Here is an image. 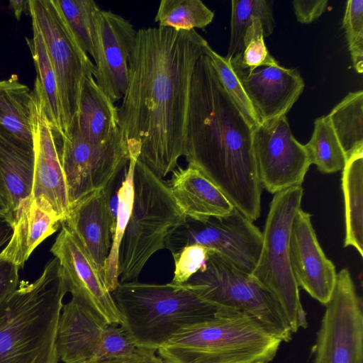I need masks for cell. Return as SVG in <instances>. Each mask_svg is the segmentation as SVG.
<instances>
[{
  "mask_svg": "<svg viewBox=\"0 0 363 363\" xmlns=\"http://www.w3.org/2000/svg\"><path fill=\"white\" fill-rule=\"evenodd\" d=\"M208 42L196 30L140 28L129 60L118 127L128 153L163 179L185 155L191 80Z\"/></svg>",
  "mask_w": 363,
  "mask_h": 363,
  "instance_id": "obj_1",
  "label": "cell"
},
{
  "mask_svg": "<svg viewBox=\"0 0 363 363\" xmlns=\"http://www.w3.org/2000/svg\"><path fill=\"white\" fill-rule=\"evenodd\" d=\"M253 129L224 88L205 50L192 76L184 157L188 165L199 169L252 222L260 216L263 189L253 150Z\"/></svg>",
  "mask_w": 363,
  "mask_h": 363,
  "instance_id": "obj_2",
  "label": "cell"
},
{
  "mask_svg": "<svg viewBox=\"0 0 363 363\" xmlns=\"http://www.w3.org/2000/svg\"><path fill=\"white\" fill-rule=\"evenodd\" d=\"M68 292L58 259L21 281L0 307V363H57V330Z\"/></svg>",
  "mask_w": 363,
  "mask_h": 363,
  "instance_id": "obj_3",
  "label": "cell"
},
{
  "mask_svg": "<svg viewBox=\"0 0 363 363\" xmlns=\"http://www.w3.org/2000/svg\"><path fill=\"white\" fill-rule=\"evenodd\" d=\"M111 294L135 345L155 350L181 328L233 311L205 300L186 284L120 282Z\"/></svg>",
  "mask_w": 363,
  "mask_h": 363,
  "instance_id": "obj_4",
  "label": "cell"
},
{
  "mask_svg": "<svg viewBox=\"0 0 363 363\" xmlns=\"http://www.w3.org/2000/svg\"><path fill=\"white\" fill-rule=\"evenodd\" d=\"M281 342L257 319L231 311L181 328L157 350L165 363H269Z\"/></svg>",
  "mask_w": 363,
  "mask_h": 363,
  "instance_id": "obj_5",
  "label": "cell"
},
{
  "mask_svg": "<svg viewBox=\"0 0 363 363\" xmlns=\"http://www.w3.org/2000/svg\"><path fill=\"white\" fill-rule=\"evenodd\" d=\"M186 219L166 182L138 160L133 209L118 251L120 282L138 281L147 261L165 248L167 237Z\"/></svg>",
  "mask_w": 363,
  "mask_h": 363,
  "instance_id": "obj_6",
  "label": "cell"
},
{
  "mask_svg": "<svg viewBox=\"0 0 363 363\" xmlns=\"http://www.w3.org/2000/svg\"><path fill=\"white\" fill-rule=\"evenodd\" d=\"M303 193L302 186H296L274 194L262 232L261 252L251 273L279 302L293 333L307 327L289 253L291 227L301 208Z\"/></svg>",
  "mask_w": 363,
  "mask_h": 363,
  "instance_id": "obj_7",
  "label": "cell"
},
{
  "mask_svg": "<svg viewBox=\"0 0 363 363\" xmlns=\"http://www.w3.org/2000/svg\"><path fill=\"white\" fill-rule=\"evenodd\" d=\"M184 284L212 303L253 317L281 342L291 340V328L277 299L251 274L213 250L205 268Z\"/></svg>",
  "mask_w": 363,
  "mask_h": 363,
  "instance_id": "obj_8",
  "label": "cell"
},
{
  "mask_svg": "<svg viewBox=\"0 0 363 363\" xmlns=\"http://www.w3.org/2000/svg\"><path fill=\"white\" fill-rule=\"evenodd\" d=\"M28 7L57 77L63 135L77 114L83 83L94 77L95 66L77 42L55 0H28Z\"/></svg>",
  "mask_w": 363,
  "mask_h": 363,
  "instance_id": "obj_9",
  "label": "cell"
},
{
  "mask_svg": "<svg viewBox=\"0 0 363 363\" xmlns=\"http://www.w3.org/2000/svg\"><path fill=\"white\" fill-rule=\"evenodd\" d=\"M59 152L69 210L85 196L112 186L129 162L127 143L120 128L106 141L93 143L72 127L61 136Z\"/></svg>",
  "mask_w": 363,
  "mask_h": 363,
  "instance_id": "obj_10",
  "label": "cell"
},
{
  "mask_svg": "<svg viewBox=\"0 0 363 363\" xmlns=\"http://www.w3.org/2000/svg\"><path fill=\"white\" fill-rule=\"evenodd\" d=\"M201 245L251 274L258 260L262 233L235 208L228 215L204 220L187 218L166 239L172 255L189 245Z\"/></svg>",
  "mask_w": 363,
  "mask_h": 363,
  "instance_id": "obj_11",
  "label": "cell"
},
{
  "mask_svg": "<svg viewBox=\"0 0 363 363\" xmlns=\"http://www.w3.org/2000/svg\"><path fill=\"white\" fill-rule=\"evenodd\" d=\"M312 352L313 363H363L362 302L347 269L337 274Z\"/></svg>",
  "mask_w": 363,
  "mask_h": 363,
  "instance_id": "obj_12",
  "label": "cell"
},
{
  "mask_svg": "<svg viewBox=\"0 0 363 363\" xmlns=\"http://www.w3.org/2000/svg\"><path fill=\"white\" fill-rule=\"evenodd\" d=\"M252 144L263 188L275 194L301 186L311 162L305 145L294 137L286 115L257 125Z\"/></svg>",
  "mask_w": 363,
  "mask_h": 363,
  "instance_id": "obj_13",
  "label": "cell"
},
{
  "mask_svg": "<svg viewBox=\"0 0 363 363\" xmlns=\"http://www.w3.org/2000/svg\"><path fill=\"white\" fill-rule=\"evenodd\" d=\"M62 225L50 251L60 262L68 292L107 324L121 325V313L96 265L76 235Z\"/></svg>",
  "mask_w": 363,
  "mask_h": 363,
  "instance_id": "obj_14",
  "label": "cell"
},
{
  "mask_svg": "<svg viewBox=\"0 0 363 363\" xmlns=\"http://www.w3.org/2000/svg\"><path fill=\"white\" fill-rule=\"evenodd\" d=\"M136 36L133 26L121 16L101 9L97 14L94 78L113 104L123 99L127 89Z\"/></svg>",
  "mask_w": 363,
  "mask_h": 363,
  "instance_id": "obj_15",
  "label": "cell"
},
{
  "mask_svg": "<svg viewBox=\"0 0 363 363\" xmlns=\"http://www.w3.org/2000/svg\"><path fill=\"white\" fill-rule=\"evenodd\" d=\"M227 57L259 123L286 115L303 92L304 81L296 69L279 64L249 69L240 64L238 55Z\"/></svg>",
  "mask_w": 363,
  "mask_h": 363,
  "instance_id": "obj_16",
  "label": "cell"
},
{
  "mask_svg": "<svg viewBox=\"0 0 363 363\" xmlns=\"http://www.w3.org/2000/svg\"><path fill=\"white\" fill-rule=\"evenodd\" d=\"M33 91L37 96V111L33 139L31 197L48 202L62 224L69 214V203L59 152L61 135L48 121L39 89L35 86Z\"/></svg>",
  "mask_w": 363,
  "mask_h": 363,
  "instance_id": "obj_17",
  "label": "cell"
},
{
  "mask_svg": "<svg viewBox=\"0 0 363 363\" xmlns=\"http://www.w3.org/2000/svg\"><path fill=\"white\" fill-rule=\"evenodd\" d=\"M291 269L297 285L323 305L330 299L337 273L325 255L311 223V215L297 211L290 234Z\"/></svg>",
  "mask_w": 363,
  "mask_h": 363,
  "instance_id": "obj_18",
  "label": "cell"
},
{
  "mask_svg": "<svg viewBox=\"0 0 363 363\" xmlns=\"http://www.w3.org/2000/svg\"><path fill=\"white\" fill-rule=\"evenodd\" d=\"M111 187L97 190L81 199L71 207L62 223L81 242L103 281L116 223L111 208Z\"/></svg>",
  "mask_w": 363,
  "mask_h": 363,
  "instance_id": "obj_19",
  "label": "cell"
},
{
  "mask_svg": "<svg viewBox=\"0 0 363 363\" xmlns=\"http://www.w3.org/2000/svg\"><path fill=\"white\" fill-rule=\"evenodd\" d=\"M108 325L72 298L63 305L58 320L56 346L59 359L64 363L96 361Z\"/></svg>",
  "mask_w": 363,
  "mask_h": 363,
  "instance_id": "obj_20",
  "label": "cell"
},
{
  "mask_svg": "<svg viewBox=\"0 0 363 363\" xmlns=\"http://www.w3.org/2000/svg\"><path fill=\"white\" fill-rule=\"evenodd\" d=\"M183 214L194 220L223 216L234 208L223 192L197 168L177 167L166 182Z\"/></svg>",
  "mask_w": 363,
  "mask_h": 363,
  "instance_id": "obj_21",
  "label": "cell"
},
{
  "mask_svg": "<svg viewBox=\"0 0 363 363\" xmlns=\"http://www.w3.org/2000/svg\"><path fill=\"white\" fill-rule=\"evenodd\" d=\"M60 224V218L48 202L30 196L20 205L11 238L0 253L20 268L38 245L57 231Z\"/></svg>",
  "mask_w": 363,
  "mask_h": 363,
  "instance_id": "obj_22",
  "label": "cell"
},
{
  "mask_svg": "<svg viewBox=\"0 0 363 363\" xmlns=\"http://www.w3.org/2000/svg\"><path fill=\"white\" fill-rule=\"evenodd\" d=\"M36 111L35 91L21 83L17 75L0 80V131L33 155Z\"/></svg>",
  "mask_w": 363,
  "mask_h": 363,
  "instance_id": "obj_23",
  "label": "cell"
},
{
  "mask_svg": "<svg viewBox=\"0 0 363 363\" xmlns=\"http://www.w3.org/2000/svg\"><path fill=\"white\" fill-rule=\"evenodd\" d=\"M72 127L82 138L93 143L106 141L119 129L118 107L97 86L94 77L83 83L78 110L69 128Z\"/></svg>",
  "mask_w": 363,
  "mask_h": 363,
  "instance_id": "obj_24",
  "label": "cell"
},
{
  "mask_svg": "<svg viewBox=\"0 0 363 363\" xmlns=\"http://www.w3.org/2000/svg\"><path fill=\"white\" fill-rule=\"evenodd\" d=\"M33 165V155L0 131V185L6 196L13 226L22 201L31 196Z\"/></svg>",
  "mask_w": 363,
  "mask_h": 363,
  "instance_id": "obj_25",
  "label": "cell"
},
{
  "mask_svg": "<svg viewBox=\"0 0 363 363\" xmlns=\"http://www.w3.org/2000/svg\"><path fill=\"white\" fill-rule=\"evenodd\" d=\"M345 205L344 246L355 248L363 256V150L347 159L342 169Z\"/></svg>",
  "mask_w": 363,
  "mask_h": 363,
  "instance_id": "obj_26",
  "label": "cell"
},
{
  "mask_svg": "<svg viewBox=\"0 0 363 363\" xmlns=\"http://www.w3.org/2000/svg\"><path fill=\"white\" fill-rule=\"evenodd\" d=\"M32 31V38H26V41L37 72L35 84L40 91L48 121L62 136V109L57 77L41 33L33 21Z\"/></svg>",
  "mask_w": 363,
  "mask_h": 363,
  "instance_id": "obj_27",
  "label": "cell"
},
{
  "mask_svg": "<svg viewBox=\"0 0 363 363\" xmlns=\"http://www.w3.org/2000/svg\"><path fill=\"white\" fill-rule=\"evenodd\" d=\"M138 160V157L137 155L129 154L128 166L125 174V178L116 192V223L112 235L111 249L104 269V283L110 293L115 291L120 283L118 274V251L133 209L134 172Z\"/></svg>",
  "mask_w": 363,
  "mask_h": 363,
  "instance_id": "obj_28",
  "label": "cell"
},
{
  "mask_svg": "<svg viewBox=\"0 0 363 363\" xmlns=\"http://www.w3.org/2000/svg\"><path fill=\"white\" fill-rule=\"evenodd\" d=\"M346 160L363 150V91L350 92L327 116Z\"/></svg>",
  "mask_w": 363,
  "mask_h": 363,
  "instance_id": "obj_29",
  "label": "cell"
},
{
  "mask_svg": "<svg viewBox=\"0 0 363 363\" xmlns=\"http://www.w3.org/2000/svg\"><path fill=\"white\" fill-rule=\"evenodd\" d=\"M262 24L264 37L272 33L274 20L270 3L265 0L231 1L230 38L227 57L240 55L244 50V36L253 20Z\"/></svg>",
  "mask_w": 363,
  "mask_h": 363,
  "instance_id": "obj_30",
  "label": "cell"
},
{
  "mask_svg": "<svg viewBox=\"0 0 363 363\" xmlns=\"http://www.w3.org/2000/svg\"><path fill=\"white\" fill-rule=\"evenodd\" d=\"M305 145L311 164L325 174L342 170L346 157L327 116L315 119L311 140Z\"/></svg>",
  "mask_w": 363,
  "mask_h": 363,
  "instance_id": "obj_31",
  "label": "cell"
},
{
  "mask_svg": "<svg viewBox=\"0 0 363 363\" xmlns=\"http://www.w3.org/2000/svg\"><path fill=\"white\" fill-rule=\"evenodd\" d=\"M213 18V11L200 0H162L155 21L160 27L190 30L205 28Z\"/></svg>",
  "mask_w": 363,
  "mask_h": 363,
  "instance_id": "obj_32",
  "label": "cell"
},
{
  "mask_svg": "<svg viewBox=\"0 0 363 363\" xmlns=\"http://www.w3.org/2000/svg\"><path fill=\"white\" fill-rule=\"evenodd\" d=\"M68 27L82 50L92 57L96 40V18L101 11L92 0H55Z\"/></svg>",
  "mask_w": 363,
  "mask_h": 363,
  "instance_id": "obj_33",
  "label": "cell"
},
{
  "mask_svg": "<svg viewBox=\"0 0 363 363\" xmlns=\"http://www.w3.org/2000/svg\"><path fill=\"white\" fill-rule=\"evenodd\" d=\"M206 51L210 56L224 88L248 123L255 128L259 124V121L247 96L230 65L228 58L218 55L209 45H207Z\"/></svg>",
  "mask_w": 363,
  "mask_h": 363,
  "instance_id": "obj_34",
  "label": "cell"
},
{
  "mask_svg": "<svg viewBox=\"0 0 363 363\" xmlns=\"http://www.w3.org/2000/svg\"><path fill=\"white\" fill-rule=\"evenodd\" d=\"M342 27L355 70L363 72V1L349 0L342 21Z\"/></svg>",
  "mask_w": 363,
  "mask_h": 363,
  "instance_id": "obj_35",
  "label": "cell"
},
{
  "mask_svg": "<svg viewBox=\"0 0 363 363\" xmlns=\"http://www.w3.org/2000/svg\"><path fill=\"white\" fill-rule=\"evenodd\" d=\"M243 43L244 50L238 55L240 64L243 67L253 69L262 65H279L265 45L262 24L259 19L253 20L247 28Z\"/></svg>",
  "mask_w": 363,
  "mask_h": 363,
  "instance_id": "obj_36",
  "label": "cell"
},
{
  "mask_svg": "<svg viewBox=\"0 0 363 363\" xmlns=\"http://www.w3.org/2000/svg\"><path fill=\"white\" fill-rule=\"evenodd\" d=\"M211 250L201 245L194 244L186 245L172 254L175 269L172 283L184 284L192 275L203 269Z\"/></svg>",
  "mask_w": 363,
  "mask_h": 363,
  "instance_id": "obj_37",
  "label": "cell"
},
{
  "mask_svg": "<svg viewBox=\"0 0 363 363\" xmlns=\"http://www.w3.org/2000/svg\"><path fill=\"white\" fill-rule=\"evenodd\" d=\"M136 348L137 347L121 325H108L104 335L99 358L96 361L128 355L133 352Z\"/></svg>",
  "mask_w": 363,
  "mask_h": 363,
  "instance_id": "obj_38",
  "label": "cell"
},
{
  "mask_svg": "<svg viewBox=\"0 0 363 363\" xmlns=\"http://www.w3.org/2000/svg\"><path fill=\"white\" fill-rule=\"evenodd\" d=\"M19 267L0 253V307L15 291Z\"/></svg>",
  "mask_w": 363,
  "mask_h": 363,
  "instance_id": "obj_39",
  "label": "cell"
},
{
  "mask_svg": "<svg viewBox=\"0 0 363 363\" xmlns=\"http://www.w3.org/2000/svg\"><path fill=\"white\" fill-rule=\"evenodd\" d=\"M327 0L292 1L297 21L301 23H310L317 19L325 11Z\"/></svg>",
  "mask_w": 363,
  "mask_h": 363,
  "instance_id": "obj_40",
  "label": "cell"
},
{
  "mask_svg": "<svg viewBox=\"0 0 363 363\" xmlns=\"http://www.w3.org/2000/svg\"><path fill=\"white\" fill-rule=\"evenodd\" d=\"M156 350L137 347L131 354L120 357L101 361L85 362L82 363H165L162 358L156 356Z\"/></svg>",
  "mask_w": 363,
  "mask_h": 363,
  "instance_id": "obj_41",
  "label": "cell"
},
{
  "mask_svg": "<svg viewBox=\"0 0 363 363\" xmlns=\"http://www.w3.org/2000/svg\"><path fill=\"white\" fill-rule=\"evenodd\" d=\"M13 228L8 219L0 217V250L9 242Z\"/></svg>",
  "mask_w": 363,
  "mask_h": 363,
  "instance_id": "obj_42",
  "label": "cell"
},
{
  "mask_svg": "<svg viewBox=\"0 0 363 363\" xmlns=\"http://www.w3.org/2000/svg\"><path fill=\"white\" fill-rule=\"evenodd\" d=\"M9 6L12 9L14 16L17 20H20L21 15L28 11V0H11Z\"/></svg>",
  "mask_w": 363,
  "mask_h": 363,
  "instance_id": "obj_43",
  "label": "cell"
},
{
  "mask_svg": "<svg viewBox=\"0 0 363 363\" xmlns=\"http://www.w3.org/2000/svg\"><path fill=\"white\" fill-rule=\"evenodd\" d=\"M0 217L6 218L11 223V216L9 211L6 196L0 185ZM12 225V223H11Z\"/></svg>",
  "mask_w": 363,
  "mask_h": 363,
  "instance_id": "obj_44",
  "label": "cell"
}]
</instances>
